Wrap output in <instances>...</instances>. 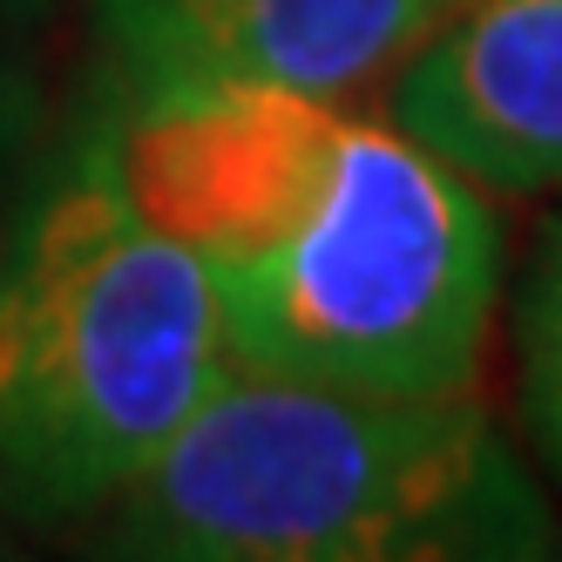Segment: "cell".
Here are the masks:
<instances>
[{
	"label": "cell",
	"mask_w": 562,
	"mask_h": 562,
	"mask_svg": "<svg viewBox=\"0 0 562 562\" xmlns=\"http://www.w3.org/2000/svg\"><path fill=\"white\" fill-rule=\"evenodd\" d=\"M115 170L204 258L245 367L440 393L474 386L495 318L481 190L400 123L299 89L143 102Z\"/></svg>",
	"instance_id": "6da1fadb"
},
{
	"label": "cell",
	"mask_w": 562,
	"mask_h": 562,
	"mask_svg": "<svg viewBox=\"0 0 562 562\" xmlns=\"http://www.w3.org/2000/svg\"><path fill=\"white\" fill-rule=\"evenodd\" d=\"M474 386L400 393L237 367L123 488V542L183 562H386L502 536Z\"/></svg>",
	"instance_id": "7a4b0ae2"
},
{
	"label": "cell",
	"mask_w": 562,
	"mask_h": 562,
	"mask_svg": "<svg viewBox=\"0 0 562 562\" xmlns=\"http://www.w3.org/2000/svg\"><path fill=\"white\" fill-rule=\"evenodd\" d=\"M237 367L204 258L123 170L48 190L0 265V468L34 502H102L177 440Z\"/></svg>",
	"instance_id": "3957f363"
},
{
	"label": "cell",
	"mask_w": 562,
	"mask_h": 562,
	"mask_svg": "<svg viewBox=\"0 0 562 562\" xmlns=\"http://www.w3.org/2000/svg\"><path fill=\"white\" fill-rule=\"evenodd\" d=\"M454 0H102L136 102L211 89L367 95L400 75Z\"/></svg>",
	"instance_id": "277c9868"
},
{
	"label": "cell",
	"mask_w": 562,
	"mask_h": 562,
	"mask_svg": "<svg viewBox=\"0 0 562 562\" xmlns=\"http://www.w3.org/2000/svg\"><path fill=\"white\" fill-rule=\"evenodd\" d=\"M393 123L474 190H555L562 0H454L400 61Z\"/></svg>",
	"instance_id": "5b68a950"
},
{
	"label": "cell",
	"mask_w": 562,
	"mask_h": 562,
	"mask_svg": "<svg viewBox=\"0 0 562 562\" xmlns=\"http://www.w3.org/2000/svg\"><path fill=\"white\" fill-rule=\"evenodd\" d=\"M521 393L549 461L562 468V224L542 237L536 285L521 299Z\"/></svg>",
	"instance_id": "8992f818"
}]
</instances>
